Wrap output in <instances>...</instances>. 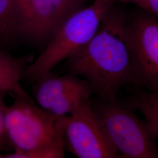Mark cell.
<instances>
[{
  "label": "cell",
  "instance_id": "cell-1",
  "mask_svg": "<svg viewBox=\"0 0 158 158\" xmlns=\"http://www.w3.org/2000/svg\"><path fill=\"white\" fill-rule=\"evenodd\" d=\"M128 19L113 6L94 36L66 59L69 72L85 80L98 98L112 100L132 84L133 68L125 29Z\"/></svg>",
  "mask_w": 158,
  "mask_h": 158
},
{
  "label": "cell",
  "instance_id": "cell-2",
  "mask_svg": "<svg viewBox=\"0 0 158 158\" xmlns=\"http://www.w3.org/2000/svg\"><path fill=\"white\" fill-rule=\"evenodd\" d=\"M114 2L94 0L69 17L40 56L27 67L23 78L35 81L85 45L97 32Z\"/></svg>",
  "mask_w": 158,
  "mask_h": 158
},
{
  "label": "cell",
  "instance_id": "cell-3",
  "mask_svg": "<svg viewBox=\"0 0 158 158\" xmlns=\"http://www.w3.org/2000/svg\"><path fill=\"white\" fill-rule=\"evenodd\" d=\"M91 105L108 141L119 158H158L156 136L150 125L136 115L131 106L102 100Z\"/></svg>",
  "mask_w": 158,
  "mask_h": 158
},
{
  "label": "cell",
  "instance_id": "cell-4",
  "mask_svg": "<svg viewBox=\"0 0 158 158\" xmlns=\"http://www.w3.org/2000/svg\"><path fill=\"white\" fill-rule=\"evenodd\" d=\"M6 106V131L14 151L27 152L41 147L65 143L62 120L35 104L31 97L15 96Z\"/></svg>",
  "mask_w": 158,
  "mask_h": 158
},
{
  "label": "cell",
  "instance_id": "cell-5",
  "mask_svg": "<svg viewBox=\"0 0 158 158\" xmlns=\"http://www.w3.org/2000/svg\"><path fill=\"white\" fill-rule=\"evenodd\" d=\"M125 35L133 68L132 85L158 93V19L143 12L127 21Z\"/></svg>",
  "mask_w": 158,
  "mask_h": 158
},
{
  "label": "cell",
  "instance_id": "cell-6",
  "mask_svg": "<svg viewBox=\"0 0 158 158\" xmlns=\"http://www.w3.org/2000/svg\"><path fill=\"white\" fill-rule=\"evenodd\" d=\"M62 120L66 149L76 157L119 158L104 134L91 100Z\"/></svg>",
  "mask_w": 158,
  "mask_h": 158
},
{
  "label": "cell",
  "instance_id": "cell-7",
  "mask_svg": "<svg viewBox=\"0 0 158 158\" xmlns=\"http://www.w3.org/2000/svg\"><path fill=\"white\" fill-rule=\"evenodd\" d=\"M85 0H33L19 37L46 45L70 16L85 6Z\"/></svg>",
  "mask_w": 158,
  "mask_h": 158
},
{
  "label": "cell",
  "instance_id": "cell-8",
  "mask_svg": "<svg viewBox=\"0 0 158 158\" xmlns=\"http://www.w3.org/2000/svg\"><path fill=\"white\" fill-rule=\"evenodd\" d=\"M33 95L40 107L48 111L53 104L87 82L69 72L59 76L49 72L35 81Z\"/></svg>",
  "mask_w": 158,
  "mask_h": 158
},
{
  "label": "cell",
  "instance_id": "cell-9",
  "mask_svg": "<svg viewBox=\"0 0 158 158\" xmlns=\"http://www.w3.org/2000/svg\"><path fill=\"white\" fill-rule=\"evenodd\" d=\"M33 62L32 55L12 57L0 49V91L15 96L30 97L20 84L23 74Z\"/></svg>",
  "mask_w": 158,
  "mask_h": 158
},
{
  "label": "cell",
  "instance_id": "cell-10",
  "mask_svg": "<svg viewBox=\"0 0 158 158\" xmlns=\"http://www.w3.org/2000/svg\"><path fill=\"white\" fill-rule=\"evenodd\" d=\"M20 17L15 0H0V49L19 37Z\"/></svg>",
  "mask_w": 158,
  "mask_h": 158
},
{
  "label": "cell",
  "instance_id": "cell-11",
  "mask_svg": "<svg viewBox=\"0 0 158 158\" xmlns=\"http://www.w3.org/2000/svg\"><path fill=\"white\" fill-rule=\"evenodd\" d=\"M141 90L132 98L130 106L141 113L158 138V93Z\"/></svg>",
  "mask_w": 158,
  "mask_h": 158
},
{
  "label": "cell",
  "instance_id": "cell-12",
  "mask_svg": "<svg viewBox=\"0 0 158 158\" xmlns=\"http://www.w3.org/2000/svg\"><path fill=\"white\" fill-rule=\"evenodd\" d=\"M65 143L38 148L27 152H14L0 154V158H62L66 151Z\"/></svg>",
  "mask_w": 158,
  "mask_h": 158
},
{
  "label": "cell",
  "instance_id": "cell-13",
  "mask_svg": "<svg viewBox=\"0 0 158 158\" xmlns=\"http://www.w3.org/2000/svg\"><path fill=\"white\" fill-rule=\"evenodd\" d=\"M6 94L4 91H0V152L12 147L6 131L5 115L6 106L4 97Z\"/></svg>",
  "mask_w": 158,
  "mask_h": 158
},
{
  "label": "cell",
  "instance_id": "cell-14",
  "mask_svg": "<svg viewBox=\"0 0 158 158\" xmlns=\"http://www.w3.org/2000/svg\"><path fill=\"white\" fill-rule=\"evenodd\" d=\"M114 1L134 5L144 12L158 19V0H114Z\"/></svg>",
  "mask_w": 158,
  "mask_h": 158
},
{
  "label": "cell",
  "instance_id": "cell-15",
  "mask_svg": "<svg viewBox=\"0 0 158 158\" xmlns=\"http://www.w3.org/2000/svg\"><path fill=\"white\" fill-rule=\"evenodd\" d=\"M33 0H15L17 8L20 17V25L19 29L22 25L24 19L27 15L30 6L31 5Z\"/></svg>",
  "mask_w": 158,
  "mask_h": 158
}]
</instances>
